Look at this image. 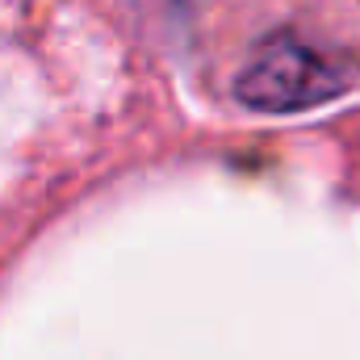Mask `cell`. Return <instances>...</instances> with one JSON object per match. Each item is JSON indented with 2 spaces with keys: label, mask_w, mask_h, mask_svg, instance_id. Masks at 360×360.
Returning a JSON list of instances; mask_svg holds the SVG:
<instances>
[{
  "label": "cell",
  "mask_w": 360,
  "mask_h": 360,
  "mask_svg": "<svg viewBox=\"0 0 360 360\" xmlns=\"http://www.w3.org/2000/svg\"><path fill=\"white\" fill-rule=\"evenodd\" d=\"M344 84H348V76L327 55L310 51L306 42L276 38L239 76V96L252 109L289 113V109H306V105H319V101L335 96Z\"/></svg>",
  "instance_id": "1"
}]
</instances>
